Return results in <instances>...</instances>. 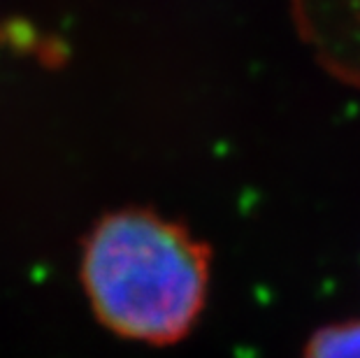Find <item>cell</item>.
Wrapping results in <instances>:
<instances>
[{"label":"cell","instance_id":"cell-1","mask_svg":"<svg viewBox=\"0 0 360 358\" xmlns=\"http://www.w3.org/2000/svg\"><path fill=\"white\" fill-rule=\"evenodd\" d=\"M82 286L107 331L165 347L198 324L212 279V251L186 226L154 210H119L91 228Z\"/></svg>","mask_w":360,"mask_h":358},{"label":"cell","instance_id":"cell-2","mask_svg":"<svg viewBox=\"0 0 360 358\" xmlns=\"http://www.w3.org/2000/svg\"><path fill=\"white\" fill-rule=\"evenodd\" d=\"M295 24L333 77L360 87V0H290Z\"/></svg>","mask_w":360,"mask_h":358},{"label":"cell","instance_id":"cell-3","mask_svg":"<svg viewBox=\"0 0 360 358\" xmlns=\"http://www.w3.org/2000/svg\"><path fill=\"white\" fill-rule=\"evenodd\" d=\"M302 358H360V319L319 328L309 338Z\"/></svg>","mask_w":360,"mask_h":358}]
</instances>
